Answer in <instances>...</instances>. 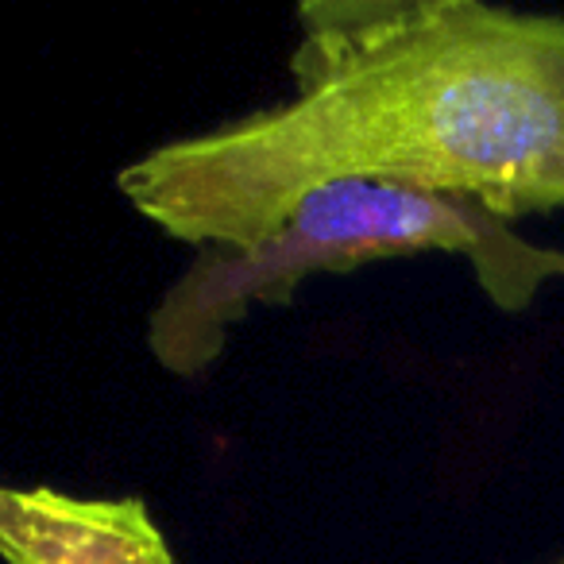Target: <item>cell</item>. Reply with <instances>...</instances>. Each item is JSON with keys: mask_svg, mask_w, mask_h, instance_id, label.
Segmentation results:
<instances>
[{"mask_svg": "<svg viewBox=\"0 0 564 564\" xmlns=\"http://www.w3.org/2000/svg\"><path fill=\"white\" fill-rule=\"evenodd\" d=\"M294 94L182 135L117 174L143 220L189 248L251 251L329 182L564 209V17L484 0H310Z\"/></svg>", "mask_w": 564, "mask_h": 564, "instance_id": "cell-1", "label": "cell"}, {"mask_svg": "<svg viewBox=\"0 0 564 564\" xmlns=\"http://www.w3.org/2000/svg\"><path fill=\"white\" fill-rule=\"evenodd\" d=\"M422 251L464 256L479 291L507 314L530 310L549 279H564V251L522 240L487 205L348 178L302 197L259 248L197 251L151 310L148 348L163 371L194 379L217 364L248 306L282 310L310 274H348Z\"/></svg>", "mask_w": 564, "mask_h": 564, "instance_id": "cell-2", "label": "cell"}, {"mask_svg": "<svg viewBox=\"0 0 564 564\" xmlns=\"http://www.w3.org/2000/svg\"><path fill=\"white\" fill-rule=\"evenodd\" d=\"M0 553L9 564H178L143 499L55 487L0 491Z\"/></svg>", "mask_w": 564, "mask_h": 564, "instance_id": "cell-3", "label": "cell"}, {"mask_svg": "<svg viewBox=\"0 0 564 564\" xmlns=\"http://www.w3.org/2000/svg\"><path fill=\"white\" fill-rule=\"evenodd\" d=\"M561 564H564V561H561Z\"/></svg>", "mask_w": 564, "mask_h": 564, "instance_id": "cell-4", "label": "cell"}]
</instances>
